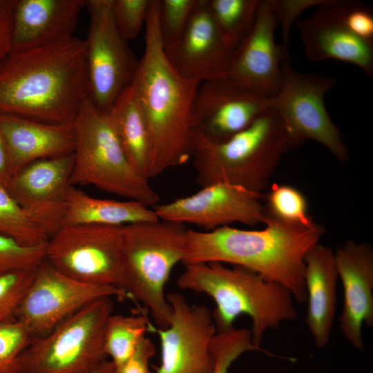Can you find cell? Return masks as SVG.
Listing matches in <instances>:
<instances>
[{
  "mask_svg": "<svg viewBox=\"0 0 373 373\" xmlns=\"http://www.w3.org/2000/svg\"><path fill=\"white\" fill-rule=\"evenodd\" d=\"M260 2V0H209L217 30L232 52L253 28Z\"/></svg>",
  "mask_w": 373,
  "mask_h": 373,
  "instance_id": "26",
  "label": "cell"
},
{
  "mask_svg": "<svg viewBox=\"0 0 373 373\" xmlns=\"http://www.w3.org/2000/svg\"><path fill=\"white\" fill-rule=\"evenodd\" d=\"M12 176L8 152L0 132V183L6 187Z\"/></svg>",
  "mask_w": 373,
  "mask_h": 373,
  "instance_id": "40",
  "label": "cell"
},
{
  "mask_svg": "<svg viewBox=\"0 0 373 373\" xmlns=\"http://www.w3.org/2000/svg\"><path fill=\"white\" fill-rule=\"evenodd\" d=\"M262 198V193L219 182L202 187L193 195L155 204L153 209L160 220L209 231L233 222L250 226L265 223L267 214Z\"/></svg>",
  "mask_w": 373,
  "mask_h": 373,
  "instance_id": "14",
  "label": "cell"
},
{
  "mask_svg": "<svg viewBox=\"0 0 373 373\" xmlns=\"http://www.w3.org/2000/svg\"><path fill=\"white\" fill-rule=\"evenodd\" d=\"M328 0H270L273 14L280 24L283 50L288 54V44L294 23L298 17L311 7H318Z\"/></svg>",
  "mask_w": 373,
  "mask_h": 373,
  "instance_id": "36",
  "label": "cell"
},
{
  "mask_svg": "<svg viewBox=\"0 0 373 373\" xmlns=\"http://www.w3.org/2000/svg\"><path fill=\"white\" fill-rule=\"evenodd\" d=\"M0 234L25 246L46 245L48 233L17 203L0 183Z\"/></svg>",
  "mask_w": 373,
  "mask_h": 373,
  "instance_id": "28",
  "label": "cell"
},
{
  "mask_svg": "<svg viewBox=\"0 0 373 373\" xmlns=\"http://www.w3.org/2000/svg\"><path fill=\"white\" fill-rule=\"evenodd\" d=\"M17 0H0V63L12 50V19Z\"/></svg>",
  "mask_w": 373,
  "mask_h": 373,
  "instance_id": "39",
  "label": "cell"
},
{
  "mask_svg": "<svg viewBox=\"0 0 373 373\" xmlns=\"http://www.w3.org/2000/svg\"><path fill=\"white\" fill-rule=\"evenodd\" d=\"M334 260L343 290L340 329L354 348L363 350L362 327H373V249L348 240L336 249Z\"/></svg>",
  "mask_w": 373,
  "mask_h": 373,
  "instance_id": "19",
  "label": "cell"
},
{
  "mask_svg": "<svg viewBox=\"0 0 373 373\" xmlns=\"http://www.w3.org/2000/svg\"><path fill=\"white\" fill-rule=\"evenodd\" d=\"M86 6V0H17L12 19V50L74 36Z\"/></svg>",
  "mask_w": 373,
  "mask_h": 373,
  "instance_id": "22",
  "label": "cell"
},
{
  "mask_svg": "<svg viewBox=\"0 0 373 373\" xmlns=\"http://www.w3.org/2000/svg\"><path fill=\"white\" fill-rule=\"evenodd\" d=\"M35 268L0 274V324L15 320L17 311L35 275Z\"/></svg>",
  "mask_w": 373,
  "mask_h": 373,
  "instance_id": "32",
  "label": "cell"
},
{
  "mask_svg": "<svg viewBox=\"0 0 373 373\" xmlns=\"http://www.w3.org/2000/svg\"><path fill=\"white\" fill-rule=\"evenodd\" d=\"M304 262L305 322L315 345L322 349L329 341L336 308L338 277L334 253L329 247L318 243L307 252Z\"/></svg>",
  "mask_w": 373,
  "mask_h": 373,
  "instance_id": "23",
  "label": "cell"
},
{
  "mask_svg": "<svg viewBox=\"0 0 373 373\" xmlns=\"http://www.w3.org/2000/svg\"><path fill=\"white\" fill-rule=\"evenodd\" d=\"M195 0H158L157 19L164 50L173 48L182 37Z\"/></svg>",
  "mask_w": 373,
  "mask_h": 373,
  "instance_id": "31",
  "label": "cell"
},
{
  "mask_svg": "<svg viewBox=\"0 0 373 373\" xmlns=\"http://www.w3.org/2000/svg\"><path fill=\"white\" fill-rule=\"evenodd\" d=\"M113 303L95 300L48 334L33 338L19 356L22 373H91L104 360V336Z\"/></svg>",
  "mask_w": 373,
  "mask_h": 373,
  "instance_id": "8",
  "label": "cell"
},
{
  "mask_svg": "<svg viewBox=\"0 0 373 373\" xmlns=\"http://www.w3.org/2000/svg\"><path fill=\"white\" fill-rule=\"evenodd\" d=\"M150 2L151 0H113L114 20L125 40L136 38L145 26Z\"/></svg>",
  "mask_w": 373,
  "mask_h": 373,
  "instance_id": "35",
  "label": "cell"
},
{
  "mask_svg": "<svg viewBox=\"0 0 373 373\" xmlns=\"http://www.w3.org/2000/svg\"><path fill=\"white\" fill-rule=\"evenodd\" d=\"M277 25L270 0H260L253 28L233 52L226 75L267 98L279 90L281 61L288 56L274 40Z\"/></svg>",
  "mask_w": 373,
  "mask_h": 373,
  "instance_id": "17",
  "label": "cell"
},
{
  "mask_svg": "<svg viewBox=\"0 0 373 373\" xmlns=\"http://www.w3.org/2000/svg\"><path fill=\"white\" fill-rule=\"evenodd\" d=\"M115 365L110 360H104L91 373H114Z\"/></svg>",
  "mask_w": 373,
  "mask_h": 373,
  "instance_id": "41",
  "label": "cell"
},
{
  "mask_svg": "<svg viewBox=\"0 0 373 373\" xmlns=\"http://www.w3.org/2000/svg\"><path fill=\"white\" fill-rule=\"evenodd\" d=\"M123 227L64 225L48 240L45 258L61 274L79 282L120 288Z\"/></svg>",
  "mask_w": 373,
  "mask_h": 373,
  "instance_id": "10",
  "label": "cell"
},
{
  "mask_svg": "<svg viewBox=\"0 0 373 373\" xmlns=\"http://www.w3.org/2000/svg\"><path fill=\"white\" fill-rule=\"evenodd\" d=\"M147 312L141 309L135 315L111 314L108 317L104 336V352L115 366L130 358L146 336L151 323Z\"/></svg>",
  "mask_w": 373,
  "mask_h": 373,
  "instance_id": "27",
  "label": "cell"
},
{
  "mask_svg": "<svg viewBox=\"0 0 373 373\" xmlns=\"http://www.w3.org/2000/svg\"><path fill=\"white\" fill-rule=\"evenodd\" d=\"M46 244L25 246L0 234V274L12 270L36 268L45 258Z\"/></svg>",
  "mask_w": 373,
  "mask_h": 373,
  "instance_id": "34",
  "label": "cell"
},
{
  "mask_svg": "<svg viewBox=\"0 0 373 373\" xmlns=\"http://www.w3.org/2000/svg\"><path fill=\"white\" fill-rule=\"evenodd\" d=\"M185 266L177 278L178 287L205 294L214 300L216 307L212 316L217 332L233 327L240 315L249 316L251 341L258 351L269 353L260 347L267 331L298 317L294 299L287 289L249 269L218 262Z\"/></svg>",
  "mask_w": 373,
  "mask_h": 373,
  "instance_id": "4",
  "label": "cell"
},
{
  "mask_svg": "<svg viewBox=\"0 0 373 373\" xmlns=\"http://www.w3.org/2000/svg\"><path fill=\"white\" fill-rule=\"evenodd\" d=\"M158 0H151L145 22L144 52L132 82L151 139L149 179L191 160L192 108L200 83L172 67L160 37Z\"/></svg>",
  "mask_w": 373,
  "mask_h": 373,
  "instance_id": "2",
  "label": "cell"
},
{
  "mask_svg": "<svg viewBox=\"0 0 373 373\" xmlns=\"http://www.w3.org/2000/svg\"><path fill=\"white\" fill-rule=\"evenodd\" d=\"M73 126L76 144L70 185H93L146 206L156 204L157 193L131 164L107 112L87 99Z\"/></svg>",
  "mask_w": 373,
  "mask_h": 373,
  "instance_id": "7",
  "label": "cell"
},
{
  "mask_svg": "<svg viewBox=\"0 0 373 373\" xmlns=\"http://www.w3.org/2000/svg\"><path fill=\"white\" fill-rule=\"evenodd\" d=\"M343 0H328L309 18L296 23L307 58L336 59L354 64L373 76V44L354 35L345 25Z\"/></svg>",
  "mask_w": 373,
  "mask_h": 373,
  "instance_id": "20",
  "label": "cell"
},
{
  "mask_svg": "<svg viewBox=\"0 0 373 373\" xmlns=\"http://www.w3.org/2000/svg\"><path fill=\"white\" fill-rule=\"evenodd\" d=\"M87 99L86 44L75 36L11 50L0 63V112L72 123Z\"/></svg>",
  "mask_w": 373,
  "mask_h": 373,
  "instance_id": "1",
  "label": "cell"
},
{
  "mask_svg": "<svg viewBox=\"0 0 373 373\" xmlns=\"http://www.w3.org/2000/svg\"><path fill=\"white\" fill-rule=\"evenodd\" d=\"M155 352L151 339L145 336L130 358L115 366L114 373H155L149 368V361Z\"/></svg>",
  "mask_w": 373,
  "mask_h": 373,
  "instance_id": "38",
  "label": "cell"
},
{
  "mask_svg": "<svg viewBox=\"0 0 373 373\" xmlns=\"http://www.w3.org/2000/svg\"><path fill=\"white\" fill-rule=\"evenodd\" d=\"M158 220L153 209L135 200L100 199L69 185L65 195L64 225L105 224L124 226ZM62 226V227H63Z\"/></svg>",
  "mask_w": 373,
  "mask_h": 373,
  "instance_id": "24",
  "label": "cell"
},
{
  "mask_svg": "<svg viewBox=\"0 0 373 373\" xmlns=\"http://www.w3.org/2000/svg\"><path fill=\"white\" fill-rule=\"evenodd\" d=\"M343 17L347 27L357 37L373 44V13L356 1H343Z\"/></svg>",
  "mask_w": 373,
  "mask_h": 373,
  "instance_id": "37",
  "label": "cell"
},
{
  "mask_svg": "<svg viewBox=\"0 0 373 373\" xmlns=\"http://www.w3.org/2000/svg\"><path fill=\"white\" fill-rule=\"evenodd\" d=\"M262 230L224 226L213 230H188L186 265L218 262L249 269L264 279L287 289L294 300H307L304 258L325 233L296 226L267 216Z\"/></svg>",
  "mask_w": 373,
  "mask_h": 373,
  "instance_id": "3",
  "label": "cell"
},
{
  "mask_svg": "<svg viewBox=\"0 0 373 373\" xmlns=\"http://www.w3.org/2000/svg\"><path fill=\"white\" fill-rule=\"evenodd\" d=\"M188 230L184 224L160 219L123 227L120 288L126 297L143 305L157 328L170 324L165 287L173 267L185 258Z\"/></svg>",
  "mask_w": 373,
  "mask_h": 373,
  "instance_id": "6",
  "label": "cell"
},
{
  "mask_svg": "<svg viewBox=\"0 0 373 373\" xmlns=\"http://www.w3.org/2000/svg\"><path fill=\"white\" fill-rule=\"evenodd\" d=\"M288 150L283 124L269 106L249 126L226 140L194 135L191 159L201 187L224 182L262 193Z\"/></svg>",
  "mask_w": 373,
  "mask_h": 373,
  "instance_id": "5",
  "label": "cell"
},
{
  "mask_svg": "<svg viewBox=\"0 0 373 373\" xmlns=\"http://www.w3.org/2000/svg\"><path fill=\"white\" fill-rule=\"evenodd\" d=\"M334 84L333 77L303 73L283 62L280 86L269 98V106L283 124L289 149L311 140L323 145L340 162L349 159L347 147L324 102L325 95Z\"/></svg>",
  "mask_w": 373,
  "mask_h": 373,
  "instance_id": "9",
  "label": "cell"
},
{
  "mask_svg": "<svg viewBox=\"0 0 373 373\" xmlns=\"http://www.w3.org/2000/svg\"><path fill=\"white\" fill-rule=\"evenodd\" d=\"M0 132L8 152L12 175L39 160L73 153V122L52 124L0 112Z\"/></svg>",
  "mask_w": 373,
  "mask_h": 373,
  "instance_id": "21",
  "label": "cell"
},
{
  "mask_svg": "<svg viewBox=\"0 0 373 373\" xmlns=\"http://www.w3.org/2000/svg\"><path fill=\"white\" fill-rule=\"evenodd\" d=\"M165 53L175 71L189 80L201 83L226 76L233 52L217 30L209 0H195L182 37Z\"/></svg>",
  "mask_w": 373,
  "mask_h": 373,
  "instance_id": "18",
  "label": "cell"
},
{
  "mask_svg": "<svg viewBox=\"0 0 373 373\" xmlns=\"http://www.w3.org/2000/svg\"><path fill=\"white\" fill-rule=\"evenodd\" d=\"M269 106V98L227 76L201 82L192 108L193 136L226 140L249 126Z\"/></svg>",
  "mask_w": 373,
  "mask_h": 373,
  "instance_id": "15",
  "label": "cell"
},
{
  "mask_svg": "<svg viewBox=\"0 0 373 373\" xmlns=\"http://www.w3.org/2000/svg\"><path fill=\"white\" fill-rule=\"evenodd\" d=\"M73 164V153L39 160L12 175L6 186L50 238L63 226L65 195Z\"/></svg>",
  "mask_w": 373,
  "mask_h": 373,
  "instance_id": "16",
  "label": "cell"
},
{
  "mask_svg": "<svg viewBox=\"0 0 373 373\" xmlns=\"http://www.w3.org/2000/svg\"><path fill=\"white\" fill-rule=\"evenodd\" d=\"M31 339L25 326L16 319L0 324V373H22L19 356Z\"/></svg>",
  "mask_w": 373,
  "mask_h": 373,
  "instance_id": "33",
  "label": "cell"
},
{
  "mask_svg": "<svg viewBox=\"0 0 373 373\" xmlns=\"http://www.w3.org/2000/svg\"><path fill=\"white\" fill-rule=\"evenodd\" d=\"M107 113L131 164L141 175L149 180L150 134L132 83L120 94Z\"/></svg>",
  "mask_w": 373,
  "mask_h": 373,
  "instance_id": "25",
  "label": "cell"
},
{
  "mask_svg": "<svg viewBox=\"0 0 373 373\" xmlns=\"http://www.w3.org/2000/svg\"><path fill=\"white\" fill-rule=\"evenodd\" d=\"M171 318L166 329L150 324L149 332L156 333L161 343V361L155 373H213L210 352L217 332L212 312L204 305L189 304L178 292L166 295Z\"/></svg>",
  "mask_w": 373,
  "mask_h": 373,
  "instance_id": "13",
  "label": "cell"
},
{
  "mask_svg": "<svg viewBox=\"0 0 373 373\" xmlns=\"http://www.w3.org/2000/svg\"><path fill=\"white\" fill-rule=\"evenodd\" d=\"M114 296L123 298L126 295L117 287L90 285L69 278L44 258L35 268L15 319L25 326L32 338L41 337L90 302Z\"/></svg>",
  "mask_w": 373,
  "mask_h": 373,
  "instance_id": "12",
  "label": "cell"
},
{
  "mask_svg": "<svg viewBox=\"0 0 373 373\" xmlns=\"http://www.w3.org/2000/svg\"><path fill=\"white\" fill-rule=\"evenodd\" d=\"M257 350L251 341V331L232 327L217 332L212 338L210 352L214 363L213 373H228L231 365L240 355Z\"/></svg>",
  "mask_w": 373,
  "mask_h": 373,
  "instance_id": "30",
  "label": "cell"
},
{
  "mask_svg": "<svg viewBox=\"0 0 373 373\" xmlns=\"http://www.w3.org/2000/svg\"><path fill=\"white\" fill-rule=\"evenodd\" d=\"M113 0H86L89 27L85 39L88 99L108 112L133 81L138 61L120 35L113 15Z\"/></svg>",
  "mask_w": 373,
  "mask_h": 373,
  "instance_id": "11",
  "label": "cell"
},
{
  "mask_svg": "<svg viewBox=\"0 0 373 373\" xmlns=\"http://www.w3.org/2000/svg\"><path fill=\"white\" fill-rule=\"evenodd\" d=\"M267 216L290 224L313 228L318 224L307 212V202L303 193L287 184L274 183L266 198Z\"/></svg>",
  "mask_w": 373,
  "mask_h": 373,
  "instance_id": "29",
  "label": "cell"
}]
</instances>
